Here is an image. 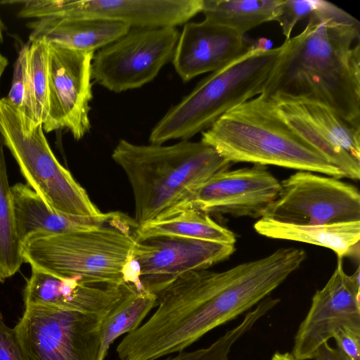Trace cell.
Wrapping results in <instances>:
<instances>
[{"label": "cell", "mask_w": 360, "mask_h": 360, "mask_svg": "<svg viewBox=\"0 0 360 360\" xmlns=\"http://www.w3.org/2000/svg\"><path fill=\"white\" fill-rule=\"evenodd\" d=\"M307 258L302 248H281L222 271L186 272L157 295V309L129 335L141 360L183 352L207 333L270 295Z\"/></svg>", "instance_id": "1"}, {"label": "cell", "mask_w": 360, "mask_h": 360, "mask_svg": "<svg viewBox=\"0 0 360 360\" xmlns=\"http://www.w3.org/2000/svg\"><path fill=\"white\" fill-rule=\"evenodd\" d=\"M262 94L321 103L360 129V23L318 0L305 28L285 39Z\"/></svg>", "instance_id": "2"}, {"label": "cell", "mask_w": 360, "mask_h": 360, "mask_svg": "<svg viewBox=\"0 0 360 360\" xmlns=\"http://www.w3.org/2000/svg\"><path fill=\"white\" fill-rule=\"evenodd\" d=\"M112 158L122 169L132 189L138 226L172 212L231 164L209 145L188 140L163 146L121 139Z\"/></svg>", "instance_id": "3"}, {"label": "cell", "mask_w": 360, "mask_h": 360, "mask_svg": "<svg viewBox=\"0 0 360 360\" xmlns=\"http://www.w3.org/2000/svg\"><path fill=\"white\" fill-rule=\"evenodd\" d=\"M201 141L229 163L274 165L344 177L280 117L271 99L262 95L224 114L202 132Z\"/></svg>", "instance_id": "4"}, {"label": "cell", "mask_w": 360, "mask_h": 360, "mask_svg": "<svg viewBox=\"0 0 360 360\" xmlns=\"http://www.w3.org/2000/svg\"><path fill=\"white\" fill-rule=\"evenodd\" d=\"M138 227L122 213L103 226L61 234L37 231L21 242L23 262L31 269L88 283L124 285ZM129 285V284H128Z\"/></svg>", "instance_id": "5"}, {"label": "cell", "mask_w": 360, "mask_h": 360, "mask_svg": "<svg viewBox=\"0 0 360 360\" xmlns=\"http://www.w3.org/2000/svg\"><path fill=\"white\" fill-rule=\"evenodd\" d=\"M282 46L267 48L260 41L224 68L200 81L152 129L149 141L189 140L210 128L234 107L262 94Z\"/></svg>", "instance_id": "6"}, {"label": "cell", "mask_w": 360, "mask_h": 360, "mask_svg": "<svg viewBox=\"0 0 360 360\" xmlns=\"http://www.w3.org/2000/svg\"><path fill=\"white\" fill-rule=\"evenodd\" d=\"M0 131L27 184L51 210L61 214L96 217L103 214L85 189L53 153L42 124L25 128L16 110L0 99Z\"/></svg>", "instance_id": "7"}, {"label": "cell", "mask_w": 360, "mask_h": 360, "mask_svg": "<svg viewBox=\"0 0 360 360\" xmlns=\"http://www.w3.org/2000/svg\"><path fill=\"white\" fill-rule=\"evenodd\" d=\"M103 318L29 305L14 327L25 360H100Z\"/></svg>", "instance_id": "8"}, {"label": "cell", "mask_w": 360, "mask_h": 360, "mask_svg": "<svg viewBox=\"0 0 360 360\" xmlns=\"http://www.w3.org/2000/svg\"><path fill=\"white\" fill-rule=\"evenodd\" d=\"M179 34L174 27L131 28L94 54L92 79L115 93L146 84L172 60Z\"/></svg>", "instance_id": "9"}, {"label": "cell", "mask_w": 360, "mask_h": 360, "mask_svg": "<svg viewBox=\"0 0 360 360\" xmlns=\"http://www.w3.org/2000/svg\"><path fill=\"white\" fill-rule=\"evenodd\" d=\"M262 218L297 225L360 221V193L338 178L298 171L281 182Z\"/></svg>", "instance_id": "10"}, {"label": "cell", "mask_w": 360, "mask_h": 360, "mask_svg": "<svg viewBox=\"0 0 360 360\" xmlns=\"http://www.w3.org/2000/svg\"><path fill=\"white\" fill-rule=\"evenodd\" d=\"M280 117L317 150L345 177L360 179V129L328 106L309 99L276 95L269 98Z\"/></svg>", "instance_id": "11"}, {"label": "cell", "mask_w": 360, "mask_h": 360, "mask_svg": "<svg viewBox=\"0 0 360 360\" xmlns=\"http://www.w3.org/2000/svg\"><path fill=\"white\" fill-rule=\"evenodd\" d=\"M48 49L49 111L42 124L44 131L66 129L79 140L91 128V66L95 53L51 43Z\"/></svg>", "instance_id": "12"}, {"label": "cell", "mask_w": 360, "mask_h": 360, "mask_svg": "<svg viewBox=\"0 0 360 360\" xmlns=\"http://www.w3.org/2000/svg\"><path fill=\"white\" fill-rule=\"evenodd\" d=\"M360 271L348 275L342 259L329 280L313 295L309 310L294 339L292 354L296 360L313 359L318 349L341 328L360 329Z\"/></svg>", "instance_id": "13"}, {"label": "cell", "mask_w": 360, "mask_h": 360, "mask_svg": "<svg viewBox=\"0 0 360 360\" xmlns=\"http://www.w3.org/2000/svg\"><path fill=\"white\" fill-rule=\"evenodd\" d=\"M280 187L281 182L266 166L254 165L251 167L228 169L197 188L167 215L191 207L208 214L260 219L276 198Z\"/></svg>", "instance_id": "14"}, {"label": "cell", "mask_w": 360, "mask_h": 360, "mask_svg": "<svg viewBox=\"0 0 360 360\" xmlns=\"http://www.w3.org/2000/svg\"><path fill=\"white\" fill-rule=\"evenodd\" d=\"M235 251V245L175 237L136 238L133 259L140 270L143 290L156 296L182 274L207 269L224 261Z\"/></svg>", "instance_id": "15"}, {"label": "cell", "mask_w": 360, "mask_h": 360, "mask_svg": "<svg viewBox=\"0 0 360 360\" xmlns=\"http://www.w3.org/2000/svg\"><path fill=\"white\" fill-rule=\"evenodd\" d=\"M203 0H42L43 18L110 20L130 28L176 27L201 13Z\"/></svg>", "instance_id": "16"}, {"label": "cell", "mask_w": 360, "mask_h": 360, "mask_svg": "<svg viewBox=\"0 0 360 360\" xmlns=\"http://www.w3.org/2000/svg\"><path fill=\"white\" fill-rule=\"evenodd\" d=\"M131 285L88 283L32 269L23 289L25 307L45 305L78 311L105 319L129 293Z\"/></svg>", "instance_id": "17"}, {"label": "cell", "mask_w": 360, "mask_h": 360, "mask_svg": "<svg viewBox=\"0 0 360 360\" xmlns=\"http://www.w3.org/2000/svg\"><path fill=\"white\" fill-rule=\"evenodd\" d=\"M250 46L244 35L207 18L188 22L179 34L172 63L180 78L188 82L224 68Z\"/></svg>", "instance_id": "18"}, {"label": "cell", "mask_w": 360, "mask_h": 360, "mask_svg": "<svg viewBox=\"0 0 360 360\" xmlns=\"http://www.w3.org/2000/svg\"><path fill=\"white\" fill-rule=\"evenodd\" d=\"M30 43L40 40L66 48L94 52L127 34L129 26L110 20L83 17H53L28 23Z\"/></svg>", "instance_id": "19"}, {"label": "cell", "mask_w": 360, "mask_h": 360, "mask_svg": "<svg viewBox=\"0 0 360 360\" xmlns=\"http://www.w3.org/2000/svg\"><path fill=\"white\" fill-rule=\"evenodd\" d=\"M11 194L15 230L20 242L37 231L61 234L97 229L111 223L120 213H103L96 217L58 213L49 208L34 191L22 183L12 186Z\"/></svg>", "instance_id": "20"}, {"label": "cell", "mask_w": 360, "mask_h": 360, "mask_svg": "<svg viewBox=\"0 0 360 360\" xmlns=\"http://www.w3.org/2000/svg\"><path fill=\"white\" fill-rule=\"evenodd\" d=\"M254 229L261 236L319 245L332 250L338 258L359 257L360 221L297 225L260 218Z\"/></svg>", "instance_id": "21"}, {"label": "cell", "mask_w": 360, "mask_h": 360, "mask_svg": "<svg viewBox=\"0 0 360 360\" xmlns=\"http://www.w3.org/2000/svg\"><path fill=\"white\" fill-rule=\"evenodd\" d=\"M136 238L175 236L235 245L234 233L215 222L210 214L185 208L155 219L135 230Z\"/></svg>", "instance_id": "22"}, {"label": "cell", "mask_w": 360, "mask_h": 360, "mask_svg": "<svg viewBox=\"0 0 360 360\" xmlns=\"http://www.w3.org/2000/svg\"><path fill=\"white\" fill-rule=\"evenodd\" d=\"M283 0H203L201 13L217 24L242 35L270 21H276Z\"/></svg>", "instance_id": "23"}, {"label": "cell", "mask_w": 360, "mask_h": 360, "mask_svg": "<svg viewBox=\"0 0 360 360\" xmlns=\"http://www.w3.org/2000/svg\"><path fill=\"white\" fill-rule=\"evenodd\" d=\"M5 146L0 131V282L15 274L24 263L21 255V242L16 233L11 186H9Z\"/></svg>", "instance_id": "24"}, {"label": "cell", "mask_w": 360, "mask_h": 360, "mask_svg": "<svg viewBox=\"0 0 360 360\" xmlns=\"http://www.w3.org/2000/svg\"><path fill=\"white\" fill-rule=\"evenodd\" d=\"M157 296L146 290H133L103 319L101 324L100 360L120 336L136 329L156 305Z\"/></svg>", "instance_id": "25"}, {"label": "cell", "mask_w": 360, "mask_h": 360, "mask_svg": "<svg viewBox=\"0 0 360 360\" xmlns=\"http://www.w3.org/2000/svg\"><path fill=\"white\" fill-rule=\"evenodd\" d=\"M273 307L274 304L271 300H264L245 316L242 322L228 330L209 347L191 352L183 351L164 360H228L231 347L236 341Z\"/></svg>", "instance_id": "26"}, {"label": "cell", "mask_w": 360, "mask_h": 360, "mask_svg": "<svg viewBox=\"0 0 360 360\" xmlns=\"http://www.w3.org/2000/svg\"><path fill=\"white\" fill-rule=\"evenodd\" d=\"M28 69L31 83L34 122L43 124L49 111L48 44L37 40L29 44Z\"/></svg>", "instance_id": "27"}, {"label": "cell", "mask_w": 360, "mask_h": 360, "mask_svg": "<svg viewBox=\"0 0 360 360\" xmlns=\"http://www.w3.org/2000/svg\"><path fill=\"white\" fill-rule=\"evenodd\" d=\"M29 44L19 51L13 66L11 86L6 100L18 110L24 127L31 129L34 122L31 83L28 69Z\"/></svg>", "instance_id": "28"}, {"label": "cell", "mask_w": 360, "mask_h": 360, "mask_svg": "<svg viewBox=\"0 0 360 360\" xmlns=\"http://www.w3.org/2000/svg\"><path fill=\"white\" fill-rule=\"evenodd\" d=\"M318 0H283L278 22L285 39L291 37L295 25L302 19L309 17L317 5Z\"/></svg>", "instance_id": "29"}, {"label": "cell", "mask_w": 360, "mask_h": 360, "mask_svg": "<svg viewBox=\"0 0 360 360\" xmlns=\"http://www.w3.org/2000/svg\"><path fill=\"white\" fill-rule=\"evenodd\" d=\"M0 360H25L16 331L6 325L1 311Z\"/></svg>", "instance_id": "30"}, {"label": "cell", "mask_w": 360, "mask_h": 360, "mask_svg": "<svg viewBox=\"0 0 360 360\" xmlns=\"http://www.w3.org/2000/svg\"><path fill=\"white\" fill-rule=\"evenodd\" d=\"M333 338L337 349L349 360H360V329L343 327Z\"/></svg>", "instance_id": "31"}, {"label": "cell", "mask_w": 360, "mask_h": 360, "mask_svg": "<svg viewBox=\"0 0 360 360\" xmlns=\"http://www.w3.org/2000/svg\"><path fill=\"white\" fill-rule=\"evenodd\" d=\"M314 360H349L337 348L332 347L328 342L323 344L316 351Z\"/></svg>", "instance_id": "32"}, {"label": "cell", "mask_w": 360, "mask_h": 360, "mask_svg": "<svg viewBox=\"0 0 360 360\" xmlns=\"http://www.w3.org/2000/svg\"><path fill=\"white\" fill-rule=\"evenodd\" d=\"M271 360H296V359L293 356L292 354L288 352H276L273 355Z\"/></svg>", "instance_id": "33"}, {"label": "cell", "mask_w": 360, "mask_h": 360, "mask_svg": "<svg viewBox=\"0 0 360 360\" xmlns=\"http://www.w3.org/2000/svg\"><path fill=\"white\" fill-rule=\"evenodd\" d=\"M8 65V59L0 53V80L1 77Z\"/></svg>", "instance_id": "34"}, {"label": "cell", "mask_w": 360, "mask_h": 360, "mask_svg": "<svg viewBox=\"0 0 360 360\" xmlns=\"http://www.w3.org/2000/svg\"><path fill=\"white\" fill-rule=\"evenodd\" d=\"M5 30V26L0 17V44L3 42V31Z\"/></svg>", "instance_id": "35"}]
</instances>
